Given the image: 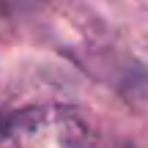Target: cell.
Listing matches in <instances>:
<instances>
[{
    "mask_svg": "<svg viewBox=\"0 0 148 148\" xmlns=\"http://www.w3.org/2000/svg\"><path fill=\"white\" fill-rule=\"evenodd\" d=\"M88 115L66 104H27L0 118V148H96Z\"/></svg>",
    "mask_w": 148,
    "mask_h": 148,
    "instance_id": "cell-1",
    "label": "cell"
}]
</instances>
